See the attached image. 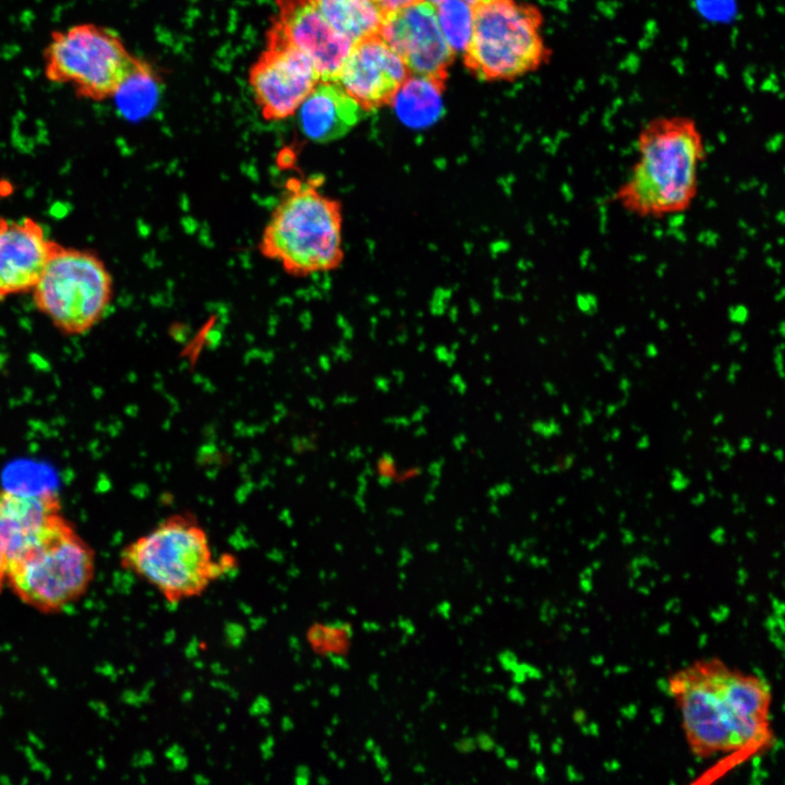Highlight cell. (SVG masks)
Masks as SVG:
<instances>
[{
    "label": "cell",
    "instance_id": "cell-1",
    "mask_svg": "<svg viewBox=\"0 0 785 785\" xmlns=\"http://www.w3.org/2000/svg\"><path fill=\"white\" fill-rule=\"evenodd\" d=\"M667 690L690 752L698 759L722 756L700 776L704 781H715L774 741L772 690L757 674L717 657L701 659L674 672Z\"/></svg>",
    "mask_w": 785,
    "mask_h": 785
},
{
    "label": "cell",
    "instance_id": "cell-4",
    "mask_svg": "<svg viewBox=\"0 0 785 785\" xmlns=\"http://www.w3.org/2000/svg\"><path fill=\"white\" fill-rule=\"evenodd\" d=\"M230 560L215 556L206 530L188 512L165 518L121 553L122 566L172 604L202 595Z\"/></svg>",
    "mask_w": 785,
    "mask_h": 785
},
{
    "label": "cell",
    "instance_id": "cell-12",
    "mask_svg": "<svg viewBox=\"0 0 785 785\" xmlns=\"http://www.w3.org/2000/svg\"><path fill=\"white\" fill-rule=\"evenodd\" d=\"M273 25L314 63L321 81H336L353 44L335 29L316 0H277Z\"/></svg>",
    "mask_w": 785,
    "mask_h": 785
},
{
    "label": "cell",
    "instance_id": "cell-5",
    "mask_svg": "<svg viewBox=\"0 0 785 785\" xmlns=\"http://www.w3.org/2000/svg\"><path fill=\"white\" fill-rule=\"evenodd\" d=\"M541 11L515 0H479L464 65L485 81H507L547 63L551 50L542 36Z\"/></svg>",
    "mask_w": 785,
    "mask_h": 785
},
{
    "label": "cell",
    "instance_id": "cell-13",
    "mask_svg": "<svg viewBox=\"0 0 785 785\" xmlns=\"http://www.w3.org/2000/svg\"><path fill=\"white\" fill-rule=\"evenodd\" d=\"M58 245L31 217H0V302L32 292Z\"/></svg>",
    "mask_w": 785,
    "mask_h": 785
},
{
    "label": "cell",
    "instance_id": "cell-7",
    "mask_svg": "<svg viewBox=\"0 0 785 785\" xmlns=\"http://www.w3.org/2000/svg\"><path fill=\"white\" fill-rule=\"evenodd\" d=\"M35 307L62 334L83 335L105 316L113 280L98 254L59 244L32 290Z\"/></svg>",
    "mask_w": 785,
    "mask_h": 785
},
{
    "label": "cell",
    "instance_id": "cell-19",
    "mask_svg": "<svg viewBox=\"0 0 785 785\" xmlns=\"http://www.w3.org/2000/svg\"><path fill=\"white\" fill-rule=\"evenodd\" d=\"M442 33L451 48L463 52L472 34L473 5L463 0H443L435 5Z\"/></svg>",
    "mask_w": 785,
    "mask_h": 785
},
{
    "label": "cell",
    "instance_id": "cell-15",
    "mask_svg": "<svg viewBox=\"0 0 785 785\" xmlns=\"http://www.w3.org/2000/svg\"><path fill=\"white\" fill-rule=\"evenodd\" d=\"M364 109L336 81H319L295 111L302 135L325 144L347 135L362 119Z\"/></svg>",
    "mask_w": 785,
    "mask_h": 785
},
{
    "label": "cell",
    "instance_id": "cell-14",
    "mask_svg": "<svg viewBox=\"0 0 785 785\" xmlns=\"http://www.w3.org/2000/svg\"><path fill=\"white\" fill-rule=\"evenodd\" d=\"M61 518L60 498L53 492L21 493L0 488V556L5 573Z\"/></svg>",
    "mask_w": 785,
    "mask_h": 785
},
{
    "label": "cell",
    "instance_id": "cell-23",
    "mask_svg": "<svg viewBox=\"0 0 785 785\" xmlns=\"http://www.w3.org/2000/svg\"><path fill=\"white\" fill-rule=\"evenodd\" d=\"M374 2H375V0H374Z\"/></svg>",
    "mask_w": 785,
    "mask_h": 785
},
{
    "label": "cell",
    "instance_id": "cell-6",
    "mask_svg": "<svg viewBox=\"0 0 785 785\" xmlns=\"http://www.w3.org/2000/svg\"><path fill=\"white\" fill-rule=\"evenodd\" d=\"M136 61L114 31L89 22L53 31L43 51L45 77L90 101L113 98Z\"/></svg>",
    "mask_w": 785,
    "mask_h": 785
},
{
    "label": "cell",
    "instance_id": "cell-3",
    "mask_svg": "<svg viewBox=\"0 0 785 785\" xmlns=\"http://www.w3.org/2000/svg\"><path fill=\"white\" fill-rule=\"evenodd\" d=\"M261 254L293 277L337 268L343 257L340 204L316 178H291L265 225Z\"/></svg>",
    "mask_w": 785,
    "mask_h": 785
},
{
    "label": "cell",
    "instance_id": "cell-22",
    "mask_svg": "<svg viewBox=\"0 0 785 785\" xmlns=\"http://www.w3.org/2000/svg\"><path fill=\"white\" fill-rule=\"evenodd\" d=\"M424 1H427V2L432 3V4L435 7L437 3H439V2L443 1V0H424ZM463 1H466V2H468V3H470V4H472V5H474L479 0H463Z\"/></svg>",
    "mask_w": 785,
    "mask_h": 785
},
{
    "label": "cell",
    "instance_id": "cell-2",
    "mask_svg": "<svg viewBox=\"0 0 785 785\" xmlns=\"http://www.w3.org/2000/svg\"><path fill=\"white\" fill-rule=\"evenodd\" d=\"M636 159L614 193L621 209L660 219L687 212L699 193L705 140L688 116H659L637 135Z\"/></svg>",
    "mask_w": 785,
    "mask_h": 785
},
{
    "label": "cell",
    "instance_id": "cell-18",
    "mask_svg": "<svg viewBox=\"0 0 785 785\" xmlns=\"http://www.w3.org/2000/svg\"><path fill=\"white\" fill-rule=\"evenodd\" d=\"M159 97V80L154 69L137 59L133 70L123 81L114 97L120 111L130 119L143 118L156 106Z\"/></svg>",
    "mask_w": 785,
    "mask_h": 785
},
{
    "label": "cell",
    "instance_id": "cell-10",
    "mask_svg": "<svg viewBox=\"0 0 785 785\" xmlns=\"http://www.w3.org/2000/svg\"><path fill=\"white\" fill-rule=\"evenodd\" d=\"M378 35L411 74L446 81L455 52L442 33L432 3L421 0L383 15Z\"/></svg>",
    "mask_w": 785,
    "mask_h": 785
},
{
    "label": "cell",
    "instance_id": "cell-21",
    "mask_svg": "<svg viewBox=\"0 0 785 785\" xmlns=\"http://www.w3.org/2000/svg\"><path fill=\"white\" fill-rule=\"evenodd\" d=\"M4 579H5V568H4V564H3V561H2V558H1V556H0V590H1V587H2V583H3Z\"/></svg>",
    "mask_w": 785,
    "mask_h": 785
},
{
    "label": "cell",
    "instance_id": "cell-16",
    "mask_svg": "<svg viewBox=\"0 0 785 785\" xmlns=\"http://www.w3.org/2000/svg\"><path fill=\"white\" fill-rule=\"evenodd\" d=\"M445 82L424 75H409L391 100L399 120L411 129H425L443 114Z\"/></svg>",
    "mask_w": 785,
    "mask_h": 785
},
{
    "label": "cell",
    "instance_id": "cell-20",
    "mask_svg": "<svg viewBox=\"0 0 785 785\" xmlns=\"http://www.w3.org/2000/svg\"><path fill=\"white\" fill-rule=\"evenodd\" d=\"M419 1L421 0H375V3L383 17L385 14L395 12Z\"/></svg>",
    "mask_w": 785,
    "mask_h": 785
},
{
    "label": "cell",
    "instance_id": "cell-9",
    "mask_svg": "<svg viewBox=\"0 0 785 785\" xmlns=\"http://www.w3.org/2000/svg\"><path fill=\"white\" fill-rule=\"evenodd\" d=\"M319 81L312 60L270 27L266 49L253 64L249 77L263 118L280 121L294 116Z\"/></svg>",
    "mask_w": 785,
    "mask_h": 785
},
{
    "label": "cell",
    "instance_id": "cell-17",
    "mask_svg": "<svg viewBox=\"0 0 785 785\" xmlns=\"http://www.w3.org/2000/svg\"><path fill=\"white\" fill-rule=\"evenodd\" d=\"M319 10L351 41L378 34L382 13L374 0H316Z\"/></svg>",
    "mask_w": 785,
    "mask_h": 785
},
{
    "label": "cell",
    "instance_id": "cell-11",
    "mask_svg": "<svg viewBox=\"0 0 785 785\" xmlns=\"http://www.w3.org/2000/svg\"><path fill=\"white\" fill-rule=\"evenodd\" d=\"M409 75L401 58L373 34L353 41L336 82L366 111L390 104Z\"/></svg>",
    "mask_w": 785,
    "mask_h": 785
},
{
    "label": "cell",
    "instance_id": "cell-8",
    "mask_svg": "<svg viewBox=\"0 0 785 785\" xmlns=\"http://www.w3.org/2000/svg\"><path fill=\"white\" fill-rule=\"evenodd\" d=\"M95 570L94 552L71 523L61 518L51 531L5 573L25 603L57 611L78 599Z\"/></svg>",
    "mask_w": 785,
    "mask_h": 785
}]
</instances>
